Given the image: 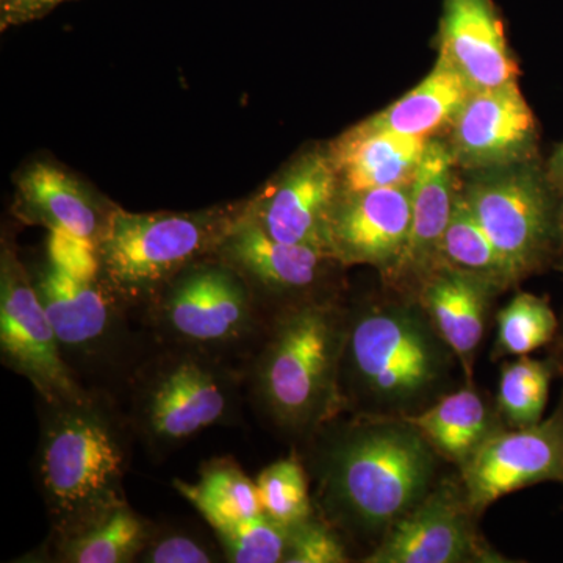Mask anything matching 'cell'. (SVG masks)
Segmentation results:
<instances>
[{"instance_id":"6da1fadb","label":"cell","mask_w":563,"mask_h":563,"mask_svg":"<svg viewBox=\"0 0 563 563\" xmlns=\"http://www.w3.org/2000/svg\"><path fill=\"white\" fill-rule=\"evenodd\" d=\"M303 443L314 510L373 548L439 483L443 459L407 418L343 412Z\"/></svg>"},{"instance_id":"7a4b0ae2","label":"cell","mask_w":563,"mask_h":563,"mask_svg":"<svg viewBox=\"0 0 563 563\" xmlns=\"http://www.w3.org/2000/svg\"><path fill=\"white\" fill-rule=\"evenodd\" d=\"M461 379L457 355L415 296L395 291L350 309L340 369L343 412L413 417L461 387Z\"/></svg>"},{"instance_id":"3957f363","label":"cell","mask_w":563,"mask_h":563,"mask_svg":"<svg viewBox=\"0 0 563 563\" xmlns=\"http://www.w3.org/2000/svg\"><path fill=\"white\" fill-rule=\"evenodd\" d=\"M350 307L335 295L291 303L269 317L246 365L252 404L282 435L306 442L343 413L340 369Z\"/></svg>"},{"instance_id":"277c9868","label":"cell","mask_w":563,"mask_h":563,"mask_svg":"<svg viewBox=\"0 0 563 563\" xmlns=\"http://www.w3.org/2000/svg\"><path fill=\"white\" fill-rule=\"evenodd\" d=\"M35 479L51 539L76 536L125 506L132 428L106 391L74 402H43Z\"/></svg>"},{"instance_id":"5b68a950","label":"cell","mask_w":563,"mask_h":563,"mask_svg":"<svg viewBox=\"0 0 563 563\" xmlns=\"http://www.w3.org/2000/svg\"><path fill=\"white\" fill-rule=\"evenodd\" d=\"M243 388V368L231 362L161 344L129 376L124 415L133 435L162 457L207 429L236 420Z\"/></svg>"},{"instance_id":"8992f818","label":"cell","mask_w":563,"mask_h":563,"mask_svg":"<svg viewBox=\"0 0 563 563\" xmlns=\"http://www.w3.org/2000/svg\"><path fill=\"white\" fill-rule=\"evenodd\" d=\"M244 207L132 213L113 206L96 247L103 284L128 309L150 306L177 274L217 255Z\"/></svg>"},{"instance_id":"52a82bcc","label":"cell","mask_w":563,"mask_h":563,"mask_svg":"<svg viewBox=\"0 0 563 563\" xmlns=\"http://www.w3.org/2000/svg\"><path fill=\"white\" fill-rule=\"evenodd\" d=\"M29 273L73 372L80 377L117 363L129 346L128 307L103 284L96 246L49 232L46 258Z\"/></svg>"},{"instance_id":"ba28073f","label":"cell","mask_w":563,"mask_h":563,"mask_svg":"<svg viewBox=\"0 0 563 563\" xmlns=\"http://www.w3.org/2000/svg\"><path fill=\"white\" fill-rule=\"evenodd\" d=\"M146 320L158 344L231 362L251 357L269 318L243 277L214 255L168 282L146 307Z\"/></svg>"},{"instance_id":"9c48e42d","label":"cell","mask_w":563,"mask_h":563,"mask_svg":"<svg viewBox=\"0 0 563 563\" xmlns=\"http://www.w3.org/2000/svg\"><path fill=\"white\" fill-rule=\"evenodd\" d=\"M468 174L463 198L518 280L563 266L561 191L539 158Z\"/></svg>"},{"instance_id":"30bf717a","label":"cell","mask_w":563,"mask_h":563,"mask_svg":"<svg viewBox=\"0 0 563 563\" xmlns=\"http://www.w3.org/2000/svg\"><path fill=\"white\" fill-rule=\"evenodd\" d=\"M0 354L3 365L24 376L43 402L80 401L95 390L63 357L31 273L5 239L0 252Z\"/></svg>"},{"instance_id":"8fae6325","label":"cell","mask_w":563,"mask_h":563,"mask_svg":"<svg viewBox=\"0 0 563 563\" xmlns=\"http://www.w3.org/2000/svg\"><path fill=\"white\" fill-rule=\"evenodd\" d=\"M461 484L439 481L418 506L384 533L365 563H504L476 528Z\"/></svg>"},{"instance_id":"7c38bea8","label":"cell","mask_w":563,"mask_h":563,"mask_svg":"<svg viewBox=\"0 0 563 563\" xmlns=\"http://www.w3.org/2000/svg\"><path fill=\"white\" fill-rule=\"evenodd\" d=\"M542 483L563 484V393L551 417L529 428H504L459 468V484L477 517L504 496Z\"/></svg>"},{"instance_id":"4fadbf2b","label":"cell","mask_w":563,"mask_h":563,"mask_svg":"<svg viewBox=\"0 0 563 563\" xmlns=\"http://www.w3.org/2000/svg\"><path fill=\"white\" fill-rule=\"evenodd\" d=\"M217 257L250 285L268 318L291 303L329 295L325 279L333 266H340L329 252L273 239L246 211L222 242Z\"/></svg>"},{"instance_id":"5bb4252c","label":"cell","mask_w":563,"mask_h":563,"mask_svg":"<svg viewBox=\"0 0 563 563\" xmlns=\"http://www.w3.org/2000/svg\"><path fill=\"white\" fill-rule=\"evenodd\" d=\"M340 196L342 184L328 147H317L298 155L244 211L279 242L329 252Z\"/></svg>"},{"instance_id":"9a60e30c","label":"cell","mask_w":563,"mask_h":563,"mask_svg":"<svg viewBox=\"0 0 563 563\" xmlns=\"http://www.w3.org/2000/svg\"><path fill=\"white\" fill-rule=\"evenodd\" d=\"M446 143L466 173L537 158L539 128L518 80L474 90L451 124Z\"/></svg>"},{"instance_id":"2e32d148","label":"cell","mask_w":563,"mask_h":563,"mask_svg":"<svg viewBox=\"0 0 563 563\" xmlns=\"http://www.w3.org/2000/svg\"><path fill=\"white\" fill-rule=\"evenodd\" d=\"M410 221V185L342 191L329 228V252L340 266H373L388 282L406 251Z\"/></svg>"},{"instance_id":"e0dca14e","label":"cell","mask_w":563,"mask_h":563,"mask_svg":"<svg viewBox=\"0 0 563 563\" xmlns=\"http://www.w3.org/2000/svg\"><path fill=\"white\" fill-rule=\"evenodd\" d=\"M459 166L446 140L429 139L412 187V221L409 240L398 268L385 284L393 290L412 295L422 280L440 266V252L455 198L462 181Z\"/></svg>"},{"instance_id":"ac0fdd59","label":"cell","mask_w":563,"mask_h":563,"mask_svg":"<svg viewBox=\"0 0 563 563\" xmlns=\"http://www.w3.org/2000/svg\"><path fill=\"white\" fill-rule=\"evenodd\" d=\"M435 41L439 57L450 62L474 90L520 77L495 0H443Z\"/></svg>"},{"instance_id":"d6986e66","label":"cell","mask_w":563,"mask_h":563,"mask_svg":"<svg viewBox=\"0 0 563 563\" xmlns=\"http://www.w3.org/2000/svg\"><path fill=\"white\" fill-rule=\"evenodd\" d=\"M113 206L84 181L51 163H32L16 179L13 213L25 224L65 233L98 247Z\"/></svg>"},{"instance_id":"ffe728a7","label":"cell","mask_w":563,"mask_h":563,"mask_svg":"<svg viewBox=\"0 0 563 563\" xmlns=\"http://www.w3.org/2000/svg\"><path fill=\"white\" fill-rule=\"evenodd\" d=\"M501 292L492 282L448 265L433 269L413 292L457 355L468 383L473 380L474 361L487 332L493 301Z\"/></svg>"},{"instance_id":"44dd1931","label":"cell","mask_w":563,"mask_h":563,"mask_svg":"<svg viewBox=\"0 0 563 563\" xmlns=\"http://www.w3.org/2000/svg\"><path fill=\"white\" fill-rule=\"evenodd\" d=\"M428 141L358 122L333 140L328 151L342 191L355 192L412 184Z\"/></svg>"},{"instance_id":"7402d4cb","label":"cell","mask_w":563,"mask_h":563,"mask_svg":"<svg viewBox=\"0 0 563 563\" xmlns=\"http://www.w3.org/2000/svg\"><path fill=\"white\" fill-rule=\"evenodd\" d=\"M407 420L444 462L453 463L457 468H462L496 432L507 428L498 407L485 399L473 380Z\"/></svg>"},{"instance_id":"603a6c76","label":"cell","mask_w":563,"mask_h":563,"mask_svg":"<svg viewBox=\"0 0 563 563\" xmlns=\"http://www.w3.org/2000/svg\"><path fill=\"white\" fill-rule=\"evenodd\" d=\"M473 91L468 80L450 62L437 57L431 73L417 87L362 122L379 131L433 139L450 131Z\"/></svg>"},{"instance_id":"cb8c5ba5","label":"cell","mask_w":563,"mask_h":563,"mask_svg":"<svg viewBox=\"0 0 563 563\" xmlns=\"http://www.w3.org/2000/svg\"><path fill=\"white\" fill-rule=\"evenodd\" d=\"M154 523L132 509L114 510L99 523L65 539H49L47 559L60 563H131L150 542Z\"/></svg>"},{"instance_id":"d4e9b609","label":"cell","mask_w":563,"mask_h":563,"mask_svg":"<svg viewBox=\"0 0 563 563\" xmlns=\"http://www.w3.org/2000/svg\"><path fill=\"white\" fill-rule=\"evenodd\" d=\"M174 488L192 504L207 523L244 520L262 515L257 484L251 481L233 459L206 462L198 484L174 479Z\"/></svg>"},{"instance_id":"484cf974","label":"cell","mask_w":563,"mask_h":563,"mask_svg":"<svg viewBox=\"0 0 563 563\" xmlns=\"http://www.w3.org/2000/svg\"><path fill=\"white\" fill-rule=\"evenodd\" d=\"M462 185V184H461ZM440 265L453 266L492 282L503 291L520 284L509 263L493 244L462 191L455 198L453 214L444 232Z\"/></svg>"},{"instance_id":"4316f807","label":"cell","mask_w":563,"mask_h":563,"mask_svg":"<svg viewBox=\"0 0 563 563\" xmlns=\"http://www.w3.org/2000/svg\"><path fill=\"white\" fill-rule=\"evenodd\" d=\"M558 377L554 358L531 355L506 362L499 376L496 407L507 428H529L543 420L551 383Z\"/></svg>"},{"instance_id":"83f0119b","label":"cell","mask_w":563,"mask_h":563,"mask_svg":"<svg viewBox=\"0 0 563 563\" xmlns=\"http://www.w3.org/2000/svg\"><path fill=\"white\" fill-rule=\"evenodd\" d=\"M496 340L493 358L531 355L540 347L551 346L558 336L559 320L550 299L520 291L496 317Z\"/></svg>"},{"instance_id":"f1b7e54d","label":"cell","mask_w":563,"mask_h":563,"mask_svg":"<svg viewBox=\"0 0 563 563\" xmlns=\"http://www.w3.org/2000/svg\"><path fill=\"white\" fill-rule=\"evenodd\" d=\"M255 484L262 514L277 525L291 528L314 514L309 474L298 454L266 466Z\"/></svg>"},{"instance_id":"f546056e","label":"cell","mask_w":563,"mask_h":563,"mask_svg":"<svg viewBox=\"0 0 563 563\" xmlns=\"http://www.w3.org/2000/svg\"><path fill=\"white\" fill-rule=\"evenodd\" d=\"M225 562L284 563L290 528L277 525L265 515L244 520L209 523Z\"/></svg>"},{"instance_id":"4dcf8cb0","label":"cell","mask_w":563,"mask_h":563,"mask_svg":"<svg viewBox=\"0 0 563 563\" xmlns=\"http://www.w3.org/2000/svg\"><path fill=\"white\" fill-rule=\"evenodd\" d=\"M143 563H214L225 562L224 553L201 533L179 526H154L150 542L139 561Z\"/></svg>"},{"instance_id":"1f68e13d","label":"cell","mask_w":563,"mask_h":563,"mask_svg":"<svg viewBox=\"0 0 563 563\" xmlns=\"http://www.w3.org/2000/svg\"><path fill=\"white\" fill-rule=\"evenodd\" d=\"M350 562L343 536L314 510L312 517L291 526L284 563Z\"/></svg>"},{"instance_id":"d6a6232c","label":"cell","mask_w":563,"mask_h":563,"mask_svg":"<svg viewBox=\"0 0 563 563\" xmlns=\"http://www.w3.org/2000/svg\"><path fill=\"white\" fill-rule=\"evenodd\" d=\"M65 2L70 0H0V31L41 20Z\"/></svg>"},{"instance_id":"836d02e7","label":"cell","mask_w":563,"mask_h":563,"mask_svg":"<svg viewBox=\"0 0 563 563\" xmlns=\"http://www.w3.org/2000/svg\"><path fill=\"white\" fill-rule=\"evenodd\" d=\"M547 173L551 181L561 190L563 187V143L555 150L553 157L547 165Z\"/></svg>"},{"instance_id":"e575fe53","label":"cell","mask_w":563,"mask_h":563,"mask_svg":"<svg viewBox=\"0 0 563 563\" xmlns=\"http://www.w3.org/2000/svg\"><path fill=\"white\" fill-rule=\"evenodd\" d=\"M550 355L554 358L555 365H558V376H561L563 380V317L561 318V325H559L558 336L551 343Z\"/></svg>"},{"instance_id":"d590c367","label":"cell","mask_w":563,"mask_h":563,"mask_svg":"<svg viewBox=\"0 0 563 563\" xmlns=\"http://www.w3.org/2000/svg\"><path fill=\"white\" fill-rule=\"evenodd\" d=\"M559 191H561V211H559V221H561L562 257H563V187Z\"/></svg>"}]
</instances>
